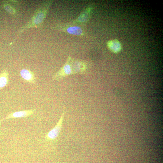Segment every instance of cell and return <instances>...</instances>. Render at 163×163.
Segmentation results:
<instances>
[{"instance_id": "cell-8", "label": "cell", "mask_w": 163, "mask_h": 163, "mask_svg": "<svg viewBox=\"0 0 163 163\" xmlns=\"http://www.w3.org/2000/svg\"><path fill=\"white\" fill-rule=\"evenodd\" d=\"M107 44L109 49L113 53H117L120 51L122 48L120 43L117 40H109L107 43Z\"/></svg>"}, {"instance_id": "cell-10", "label": "cell", "mask_w": 163, "mask_h": 163, "mask_svg": "<svg viewBox=\"0 0 163 163\" xmlns=\"http://www.w3.org/2000/svg\"><path fill=\"white\" fill-rule=\"evenodd\" d=\"M8 73L6 69L3 70L0 74V90L9 83Z\"/></svg>"}, {"instance_id": "cell-11", "label": "cell", "mask_w": 163, "mask_h": 163, "mask_svg": "<svg viewBox=\"0 0 163 163\" xmlns=\"http://www.w3.org/2000/svg\"><path fill=\"white\" fill-rule=\"evenodd\" d=\"M4 7L6 10L10 14L14 15L16 13L15 8L9 4H5Z\"/></svg>"}, {"instance_id": "cell-6", "label": "cell", "mask_w": 163, "mask_h": 163, "mask_svg": "<svg viewBox=\"0 0 163 163\" xmlns=\"http://www.w3.org/2000/svg\"><path fill=\"white\" fill-rule=\"evenodd\" d=\"M35 111V109H33L14 112L11 113L4 119L27 117L33 114Z\"/></svg>"}, {"instance_id": "cell-9", "label": "cell", "mask_w": 163, "mask_h": 163, "mask_svg": "<svg viewBox=\"0 0 163 163\" xmlns=\"http://www.w3.org/2000/svg\"><path fill=\"white\" fill-rule=\"evenodd\" d=\"M66 31L69 34L75 35H82L85 34V32L82 28L78 26H72L66 29Z\"/></svg>"}, {"instance_id": "cell-1", "label": "cell", "mask_w": 163, "mask_h": 163, "mask_svg": "<svg viewBox=\"0 0 163 163\" xmlns=\"http://www.w3.org/2000/svg\"><path fill=\"white\" fill-rule=\"evenodd\" d=\"M52 2V1H46L41 5L29 21L19 30L14 40H15L17 37L27 30L34 27H39L41 26L45 20Z\"/></svg>"}, {"instance_id": "cell-2", "label": "cell", "mask_w": 163, "mask_h": 163, "mask_svg": "<svg viewBox=\"0 0 163 163\" xmlns=\"http://www.w3.org/2000/svg\"><path fill=\"white\" fill-rule=\"evenodd\" d=\"M71 65L73 74H86L89 69V63L83 61L73 59L72 58Z\"/></svg>"}, {"instance_id": "cell-5", "label": "cell", "mask_w": 163, "mask_h": 163, "mask_svg": "<svg viewBox=\"0 0 163 163\" xmlns=\"http://www.w3.org/2000/svg\"><path fill=\"white\" fill-rule=\"evenodd\" d=\"M21 78L25 81L34 84L36 81V78L34 73L30 70L26 69L21 70L20 72Z\"/></svg>"}, {"instance_id": "cell-7", "label": "cell", "mask_w": 163, "mask_h": 163, "mask_svg": "<svg viewBox=\"0 0 163 163\" xmlns=\"http://www.w3.org/2000/svg\"><path fill=\"white\" fill-rule=\"evenodd\" d=\"M92 8L88 7L81 14L75 21L76 22L78 23H86L89 20L91 14Z\"/></svg>"}, {"instance_id": "cell-3", "label": "cell", "mask_w": 163, "mask_h": 163, "mask_svg": "<svg viewBox=\"0 0 163 163\" xmlns=\"http://www.w3.org/2000/svg\"><path fill=\"white\" fill-rule=\"evenodd\" d=\"M71 59L70 57H68L62 67L53 76L52 80H59L66 76L73 74L71 65Z\"/></svg>"}, {"instance_id": "cell-4", "label": "cell", "mask_w": 163, "mask_h": 163, "mask_svg": "<svg viewBox=\"0 0 163 163\" xmlns=\"http://www.w3.org/2000/svg\"><path fill=\"white\" fill-rule=\"evenodd\" d=\"M64 115V113L63 112L56 126L46 134L45 137L47 140H52L54 139L59 136L63 123Z\"/></svg>"}]
</instances>
